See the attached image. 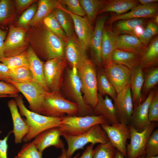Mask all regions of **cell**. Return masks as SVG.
I'll use <instances>...</instances> for the list:
<instances>
[{"mask_svg":"<svg viewBox=\"0 0 158 158\" xmlns=\"http://www.w3.org/2000/svg\"><path fill=\"white\" fill-rule=\"evenodd\" d=\"M15 99L20 115L25 117V118L23 119L29 128L28 133L23 139L24 142L30 141L42 132L58 127L61 123L63 117H49L29 110L25 106L21 95H18L15 97Z\"/></svg>","mask_w":158,"mask_h":158,"instance_id":"6da1fadb","label":"cell"},{"mask_svg":"<svg viewBox=\"0 0 158 158\" xmlns=\"http://www.w3.org/2000/svg\"><path fill=\"white\" fill-rule=\"evenodd\" d=\"M80 109L76 103L66 99L59 92H47L40 114L50 117L67 115L80 116Z\"/></svg>","mask_w":158,"mask_h":158,"instance_id":"7a4b0ae2","label":"cell"},{"mask_svg":"<svg viewBox=\"0 0 158 158\" xmlns=\"http://www.w3.org/2000/svg\"><path fill=\"white\" fill-rule=\"evenodd\" d=\"M65 70L60 90H62L65 97L78 105L81 110L80 116L93 115V109L84 101L77 69L74 67L70 68L66 67Z\"/></svg>","mask_w":158,"mask_h":158,"instance_id":"3957f363","label":"cell"},{"mask_svg":"<svg viewBox=\"0 0 158 158\" xmlns=\"http://www.w3.org/2000/svg\"><path fill=\"white\" fill-rule=\"evenodd\" d=\"M77 70L84 101L93 109L97 102V69L93 63L87 59Z\"/></svg>","mask_w":158,"mask_h":158,"instance_id":"277c9868","label":"cell"},{"mask_svg":"<svg viewBox=\"0 0 158 158\" xmlns=\"http://www.w3.org/2000/svg\"><path fill=\"white\" fill-rule=\"evenodd\" d=\"M111 125L103 117L93 115L85 116H65L58 126L62 135L75 136L84 133L96 124Z\"/></svg>","mask_w":158,"mask_h":158,"instance_id":"5b68a950","label":"cell"},{"mask_svg":"<svg viewBox=\"0 0 158 158\" xmlns=\"http://www.w3.org/2000/svg\"><path fill=\"white\" fill-rule=\"evenodd\" d=\"M68 144L66 155L69 158L72 157L74 153L78 150L83 149L88 143L93 145L97 143L104 144L109 142L105 131L100 125L98 124L92 126L88 131L82 134L75 136L62 135Z\"/></svg>","mask_w":158,"mask_h":158,"instance_id":"8992f818","label":"cell"},{"mask_svg":"<svg viewBox=\"0 0 158 158\" xmlns=\"http://www.w3.org/2000/svg\"><path fill=\"white\" fill-rule=\"evenodd\" d=\"M67 62L65 57H56L44 62L43 75L50 92H59L62 84Z\"/></svg>","mask_w":158,"mask_h":158,"instance_id":"52a82bcc","label":"cell"},{"mask_svg":"<svg viewBox=\"0 0 158 158\" xmlns=\"http://www.w3.org/2000/svg\"><path fill=\"white\" fill-rule=\"evenodd\" d=\"M40 45L41 53L46 61L64 57L66 42L44 25L40 32Z\"/></svg>","mask_w":158,"mask_h":158,"instance_id":"ba28073f","label":"cell"},{"mask_svg":"<svg viewBox=\"0 0 158 158\" xmlns=\"http://www.w3.org/2000/svg\"><path fill=\"white\" fill-rule=\"evenodd\" d=\"M8 83L13 85L23 94L29 103L30 110L40 114L45 95L47 91L34 82L18 83L8 79Z\"/></svg>","mask_w":158,"mask_h":158,"instance_id":"9c48e42d","label":"cell"},{"mask_svg":"<svg viewBox=\"0 0 158 158\" xmlns=\"http://www.w3.org/2000/svg\"><path fill=\"white\" fill-rule=\"evenodd\" d=\"M157 126L156 122H152L142 131L138 132L131 125L130 141L127 143V158H138L144 157L145 148L150 135Z\"/></svg>","mask_w":158,"mask_h":158,"instance_id":"30bf717a","label":"cell"},{"mask_svg":"<svg viewBox=\"0 0 158 158\" xmlns=\"http://www.w3.org/2000/svg\"><path fill=\"white\" fill-rule=\"evenodd\" d=\"M103 68L116 94L130 85L131 70L125 66L111 61L103 66Z\"/></svg>","mask_w":158,"mask_h":158,"instance_id":"8fae6325","label":"cell"},{"mask_svg":"<svg viewBox=\"0 0 158 158\" xmlns=\"http://www.w3.org/2000/svg\"><path fill=\"white\" fill-rule=\"evenodd\" d=\"M111 125L100 124L110 142L127 158V141L130 138L129 126L122 123Z\"/></svg>","mask_w":158,"mask_h":158,"instance_id":"7c38bea8","label":"cell"},{"mask_svg":"<svg viewBox=\"0 0 158 158\" xmlns=\"http://www.w3.org/2000/svg\"><path fill=\"white\" fill-rule=\"evenodd\" d=\"M26 31L21 27L9 26L8 34L4 43L5 57H9L24 51L25 48V38Z\"/></svg>","mask_w":158,"mask_h":158,"instance_id":"4fadbf2b","label":"cell"},{"mask_svg":"<svg viewBox=\"0 0 158 158\" xmlns=\"http://www.w3.org/2000/svg\"><path fill=\"white\" fill-rule=\"evenodd\" d=\"M114 101L119 122L129 126L134 107L130 85L117 93Z\"/></svg>","mask_w":158,"mask_h":158,"instance_id":"5bb4252c","label":"cell"},{"mask_svg":"<svg viewBox=\"0 0 158 158\" xmlns=\"http://www.w3.org/2000/svg\"><path fill=\"white\" fill-rule=\"evenodd\" d=\"M59 8L68 13L73 22L75 33L80 44L85 50L89 47L93 30L87 17H82L73 14L61 4Z\"/></svg>","mask_w":158,"mask_h":158,"instance_id":"9a60e30c","label":"cell"},{"mask_svg":"<svg viewBox=\"0 0 158 158\" xmlns=\"http://www.w3.org/2000/svg\"><path fill=\"white\" fill-rule=\"evenodd\" d=\"M157 90L154 88L141 103L134 106L130 124L138 132L144 130L151 122L148 118V109L151 101Z\"/></svg>","mask_w":158,"mask_h":158,"instance_id":"2e32d148","label":"cell"},{"mask_svg":"<svg viewBox=\"0 0 158 158\" xmlns=\"http://www.w3.org/2000/svg\"><path fill=\"white\" fill-rule=\"evenodd\" d=\"M86 50L77 37L68 38L64 49V57L72 67L78 69L88 59Z\"/></svg>","mask_w":158,"mask_h":158,"instance_id":"e0dca14e","label":"cell"},{"mask_svg":"<svg viewBox=\"0 0 158 158\" xmlns=\"http://www.w3.org/2000/svg\"><path fill=\"white\" fill-rule=\"evenodd\" d=\"M61 133L58 126L45 130L38 134L32 141L38 150L43 153L47 147L53 146L56 148H64V144L60 138Z\"/></svg>","mask_w":158,"mask_h":158,"instance_id":"ac0fdd59","label":"cell"},{"mask_svg":"<svg viewBox=\"0 0 158 158\" xmlns=\"http://www.w3.org/2000/svg\"><path fill=\"white\" fill-rule=\"evenodd\" d=\"M158 4L157 3L141 5L134 8L128 12L116 15L109 18L107 21L112 23L117 21L134 18H154L158 15Z\"/></svg>","mask_w":158,"mask_h":158,"instance_id":"d6986e66","label":"cell"},{"mask_svg":"<svg viewBox=\"0 0 158 158\" xmlns=\"http://www.w3.org/2000/svg\"><path fill=\"white\" fill-rule=\"evenodd\" d=\"M118 36L113 30L104 26L101 45L102 65L103 66L111 61L113 54L117 49Z\"/></svg>","mask_w":158,"mask_h":158,"instance_id":"ffe728a7","label":"cell"},{"mask_svg":"<svg viewBox=\"0 0 158 158\" xmlns=\"http://www.w3.org/2000/svg\"><path fill=\"white\" fill-rule=\"evenodd\" d=\"M8 106L13 123V129L12 131L14 136V142L17 144L21 143L24 137L29 131V127L21 118L15 100L13 99L10 100L8 102Z\"/></svg>","mask_w":158,"mask_h":158,"instance_id":"44dd1931","label":"cell"},{"mask_svg":"<svg viewBox=\"0 0 158 158\" xmlns=\"http://www.w3.org/2000/svg\"><path fill=\"white\" fill-rule=\"evenodd\" d=\"M93 115L103 117L111 124L119 123L114 103L108 95L104 97L98 93L97 103L93 109Z\"/></svg>","mask_w":158,"mask_h":158,"instance_id":"7402d4cb","label":"cell"},{"mask_svg":"<svg viewBox=\"0 0 158 158\" xmlns=\"http://www.w3.org/2000/svg\"><path fill=\"white\" fill-rule=\"evenodd\" d=\"M108 18L109 16L107 15L102 16L97 18L90 43L89 47L92 50L95 60L99 67L102 66L101 45L102 32L105 23Z\"/></svg>","mask_w":158,"mask_h":158,"instance_id":"603a6c76","label":"cell"},{"mask_svg":"<svg viewBox=\"0 0 158 158\" xmlns=\"http://www.w3.org/2000/svg\"><path fill=\"white\" fill-rule=\"evenodd\" d=\"M147 47L135 36L128 34L118 36L117 49L142 56Z\"/></svg>","mask_w":158,"mask_h":158,"instance_id":"cb8c5ba5","label":"cell"},{"mask_svg":"<svg viewBox=\"0 0 158 158\" xmlns=\"http://www.w3.org/2000/svg\"><path fill=\"white\" fill-rule=\"evenodd\" d=\"M144 81L142 69L139 65L131 70L130 83L134 106L143 102L141 92Z\"/></svg>","mask_w":158,"mask_h":158,"instance_id":"d4e9b609","label":"cell"},{"mask_svg":"<svg viewBox=\"0 0 158 158\" xmlns=\"http://www.w3.org/2000/svg\"><path fill=\"white\" fill-rule=\"evenodd\" d=\"M140 4L137 0H109L106 1L99 10L98 14L114 12L117 15L127 13Z\"/></svg>","mask_w":158,"mask_h":158,"instance_id":"484cf974","label":"cell"},{"mask_svg":"<svg viewBox=\"0 0 158 158\" xmlns=\"http://www.w3.org/2000/svg\"><path fill=\"white\" fill-rule=\"evenodd\" d=\"M27 51L29 61V68L34 82L41 85L47 91L50 92L47 87L44 80L43 70L44 62L40 59L32 48H29Z\"/></svg>","mask_w":158,"mask_h":158,"instance_id":"4316f807","label":"cell"},{"mask_svg":"<svg viewBox=\"0 0 158 158\" xmlns=\"http://www.w3.org/2000/svg\"><path fill=\"white\" fill-rule=\"evenodd\" d=\"M158 63V37L153 39L141 56L140 65L142 69L157 67Z\"/></svg>","mask_w":158,"mask_h":158,"instance_id":"83f0119b","label":"cell"},{"mask_svg":"<svg viewBox=\"0 0 158 158\" xmlns=\"http://www.w3.org/2000/svg\"><path fill=\"white\" fill-rule=\"evenodd\" d=\"M141 56L116 49L114 52L111 61L121 64L132 70L140 65Z\"/></svg>","mask_w":158,"mask_h":158,"instance_id":"f1b7e54d","label":"cell"},{"mask_svg":"<svg viewBox=\"0 0 158 158\" xmlns=\"http://www.w3.org/2000/svg\"><path fill=\"white\" fill-rule=\"evenodd\" d=\"M60 4L59 0L39 1L36 13L29 24L33 26L40 22L55 9L59 8Z\"/></svg>","mask_w":158,"mask_h":158,"instance_id":"f546056e","label":"cell"},{"mask_svg":"<svg viewBox=\"0 0 158 158\" xmlns=\"http://www.w3.org/2000/svg\"><path fill=\"white\" fill-rule=\"evenodd\" d=\"M142 70L144 81L141 93L143 102L158 84V67L157 66Z\"/></svg>","mask_w":158,"mask_h":158,"instance_id":"4dcf8cb0","label":"cell"},{"mask_svg":"<svg viewBox=\"0 0 158 158\" xmlns=\"http://www.w3.org/2000/svg\"><path fill=\"white\" fill-rule=\"evenodd\" d=\"M99 67L97 69L98 93L103 96L108 95L114 100L117 95L116 90L106 77L103 68Z\"/></svg>","mask_w":158,"mask_h":158,"instance_id":"1f68e13d","label":"cell"},{"mask_svg":"<svg viewBox=\"0 0 158 158\" xmlns=\"http://www.w3.org/2000/svg\"><path fill=\"white\" fill-rule=\"evenodd\" d=\"M52 13L68 38L76 36L72 19L68 13L59 8L55 9Z\"/></svg>","mask_w":158,"mask_h":158,"instance_id":"d6a6232c","label":"cell"},{"mask_svg":"<svg viewBox=\"0 0 158 158\" xmlns=\"http://www.w3.org/2000/svg\"><path fill=\"white\" fill-rule=\"evenodd\" d=\"M146 20V18H134L118 20L115 22L113 31L118 35L121 34L134 35L135 28L138 25H143Z\"/></svg>","mask_w":158,"mask_h":158,"instance_id":"836d02e7","label":"cell"},{"mask_svg":"<svg viewBox=\"0 0 158 158\" xmlns=\"http://www.w3.org/2000/svg\"><path fill=\"white\" fill-rule=\"evenodd\" d=\"M79 0L86 16L92 25L95 20L97 15L105 0Z\"/></svg>","mask_w":158,"mask_h":158,"instance_id":"e575fe53","label":"cell"},{"mask_svg":"<svg viewBox=\"0 0 158 158\" xmlns=\"http://www.w3.org/2000/svg\"><path fill=\"white\" fill-rule=\"evenodd\" d=\"M8 79L18 83L34 82L29 67L27 66L10 69Z\"/></svg>","mask_w":158,"mask_h":158,"instance_id":"d590c367","label":"cell"},{"mask_svg":"<svg viewBox=\"0 0 158 158\" xmlns=\"http://www.w3.org/2000/svg\"><path fill=\"white\" fill-rule=\"evenodd\" d=\"M43 21L47 27L66 43L68 37L52 12L45 17Z\"/></svg>","mask_w":158,"mask_h":158,"instance_id":"8d00e7d4","label":"cell"},{"mask_svg":"<svg viewBox=\"0 0 158 158\" xmlns=\"http://www.w3.org/2000/svg\"><path fill=\"white\" fill-rule=\"evenodd\" d=\"M1 62L10 69L21 66L29 67V61L27 51L12 57H4Z\"/></svg>","mask_w":158,"mask_h":158,"instance_id":"74e56055","label":"cell"},{"mask_svg":"<svg viewBox=\"0 0 158 158\" xmlns=\"http://www.w3.org/2000/svg\"><path fill=\"white\" fill-rule=\"evenodd\" d=\"M42 154L31 141L24 144L14 158H42Z\"/></svg>","mask_w":158,"mask_h":158,"instance_id":"f35d334b","label":"cell"},{"mask_svg":"<svg viewBox=\"0 0 158 158\" xmlns=\"http://www.w3.org/2000/svg\"><path fill=\"white\" fill-rule=\"evenodd\" d=\"M116 150L110 142L100 144L93 150L92 158H114Z\"/></svg>","mask_w":158,"mask_h":158,"instance_id":"ab89813d","label":"cell"},{"mask_svg":"<svg viewBox=\"0 0 158 158\" xmlns=\"http://www.w3.org/2000/svg\"><path fill=\"white\" fill-rule=\"evenodd\" d=\"M158 156V129L152 132L147 142L144 157H151Z\"/></svg>","mask_w":158,"mask_h":158,"instance_id":"60d3db41","label":"cell"},{"mask_svg":"<svg viewBox=\"0 0 158 158\" xmlns=\"http://www.w3.org/2000/svg\"><path fill=\"white\" fill-rule=\"evenodd\" d=\"M158 32L157 25L154 21L149 22L144 29L142 34L138 38L145 46H147L152 38Z\"/></svg>","mask_w":158,"mask_h":158,"instance_id":"b9f144b4","label":"cell"},{"mask_svg":"<svg viewBox=\"0 0 158 158\" xmlns=\"http://www.w3.org/2000/svg\"><path fill=\"white\" fill-rule=\"evenodd\" d=\"M12 13V6L9 0L0 1V24L4 25L7 23Z\"/></svg>","mask_w":158,"mask_h":158,"instance_id":"7bdbcfd3","label":"cell"},{"mask_svg":"<svg viewBox=\"0 0 158 158\" xmlns=\"http://www.w3.org/2000/svg\"><path fill=\"white\" fill-rule=\"evenodd\" d=\"M61 4L67 6L68 10L73 14L82 17L85 15L79 0H59Z\"/></svg>","mask_w":158,"mask_h":158,"instance_id":"ee69618b","label":"cell"},{"mask_svg":"<svg viewBox=\"0 0 158 158\" xmlns=\"http://www.w3.org/2000/svg\"><path fill=\"white\" fill-rule=\"evenodd\" d=\"M37 8V6L33 5L25 11L19 19V25L24 28L27 27L35 14Z\"/></svg>","mask_w":158,"mask_h":158,"instance_id":"f6af8a7d","label":"cell"},{"mask_svg":"<svg viewBox=\"0 0 158 158\" xmlns=\"http://www.w3.org/2000/svg\"><path fill=\"white\" fill-rule=\"evenodd\" d=\"M148 118L151 122L158 121V92H156L153 97L148 109Z\"/></svg>","mask_w":158,"mask_h":158,"instance_id":"bcb514c9","label":"cell"},{"mask_svg":"<svg viewBox=\"0 0 158 158\" xmlns=\"http://www.w3.org/2000/svg\"><path fill=\"white\" fill-rule=\"evenodd\" d=\"M20 92L19 90L11 84L0 81V95H15Z\"/></svg>","mask_w":158,"mask_h":158,"instance_id":"7dc6e473","label":"cell"},{"mask_svg":"<svg viewBox=\"0 0 158 158\" xmlns=\"http://www.w3.org/2000/svg\"><path fill=\"white\" fill-rule=\"evenodd\" d=\"M11 133L12 131H10L4 139H0V158H8L7 155L8 145L7 141L9 135Z\"/></svg>","mask_w":158,"mask_h":158,"instance_id":"c3c4849f","label":"cell"},{"mask_svg":"<svg viewBox=\"0 0 158 158\" xmlns=\"http://www.w3.org/2000/svg\"><path fill=\"white\" fill-rule=\"evenodd\" d=\"M10 69L4 63L0 62V80L8 83Z\"/></svg>","mask_w":158,"mask_h":158,"instance_id":"681fc988","label":"cell"},{"mask_svg":"<svg viewBox=\"0 0 158 158\" xmlns=\"http://www.w3.org/2000/svg\"><path fill=\"white\" fill-rule=\"evenodd\" d=\"M7 32L0 28V62L5 57L4 43L6 38Z\"/></svg>","mask_w":158,"mask_h":158,"instance_id":"f907efd6","label":"cell"},{"mask_svg":"<svg viewBox=\"0 0 158 158\" xmlns=\"http://www.w3.org/2000/svg\"><path fill=\"white\" fill-rule=\"evenodd\" d=\"M94 145L90 143L87 146L82 155L77 158H92L93 154V147Z\"/></svg>","mask_w":158,"mask_h":158,"instance_id":"816d5d0a","label":"cell"},{"mask_svg":"<svg viewBox=\"0 0 158 158\" xmlns=\"http://www.w3.org/2000/svg\"><path fill=\"white\" fill-rule=\"evenodd\" d=\"M34 0H16V1L17 8L20 10H23L34 2Z\"/></svg>","mask_w":158,"mask_h":158,"instance_id":"f5cc1de1","label":"cell"},{"mask_svg":"<svg viewBox=\"0 0 158 158\" xmlns=\"http://www.w3.org/2000/svg\"><path fill=\"white\" fill-rule=\"evenodd\" d=\"M144 30L142 25L136 26L134 30V35L138 37L142 34Z\"/></svg>","mask_w":158,"mask_h":158,"instance_id":"db71d44e","label":"cell"},{"mask_svg":"<svg viewBox=\"0 0 158 158\" xmlns=\"http://www.w3.org/2000/svg\"><path fill=\"white\" fill-rule=\"evenodd\" d=\"M80 155L79 153H78L74 157L71 158H77ZM58 158H69L66 155V150L64 148L61 150V155L58 157Z\"/></svg>","mask_w":158,"mask_h":158,"instance_id":"11a10c76","label":"cell"},{"mask_svg":"<svg viewBox=\"0 0 158 158\" xmlns=\"http://www.w3.org/2000/svg\"><path fill=\"white\" fill-rule=\"evenodd\" d=\"M140 4L144 5L151 3H157L158 0H138Z\"/></svg>","mask_w":158,"mask_h":158,"instance_id":"9f6ffc18","label":"cell"},{"mask_svg":"<svg viewBox=\"0 0 158 158\" xmlns=\"http://www.w3.org/2000/svg\"><path fill=\"white\" fill-rule=\"evenodd\" d=\"M114 158H126L120 151L116 150L114 155Z\"/></svg>","mask_w":158,"mask_h":158,"instance_id":"6f0895ef","label":"cell"},{"mask_svg":"<svg viewBox=\"0 0 158 158\" xmlns=\"http://www.w3.org/2000/svg\"><path fill=\"white\" fill-rule=\"evenodd\" d=\"M17 95H0V98H2V97H15L16 96H17ZM2 133V131L0 129V133Z\"/></svg>","mask_w":158,"mask_h":158,"instance_id":"680465c9","label":"cell"},{"mask_svg":"<svg viewBox=\"0 0 158 158\" xmlns=\"http://www.w3.org/2000/svg\"><path fill=\"white\" fill-rule=\"evenodd\" d=\"M154 22L157 24L158 23V15H156L154 18Z\"/></svg>","mask_w":158,"mask_h":158,"instance_id":"91938a15","label":"cell"},{"mask_svg":"<svg viewBox=\"0 0 158 158\" xmlns=\"http://www.w3.org/2000/svg\"><path fill=\"white\" fill-rule=\"evenodd\" d=\"M138 158H158V156L156 157H146L143 156H140Z\"/></svg>","mask_w":158,"mask_h":158,"instance_id":"94428289","label":"cell"}]
</instances>
